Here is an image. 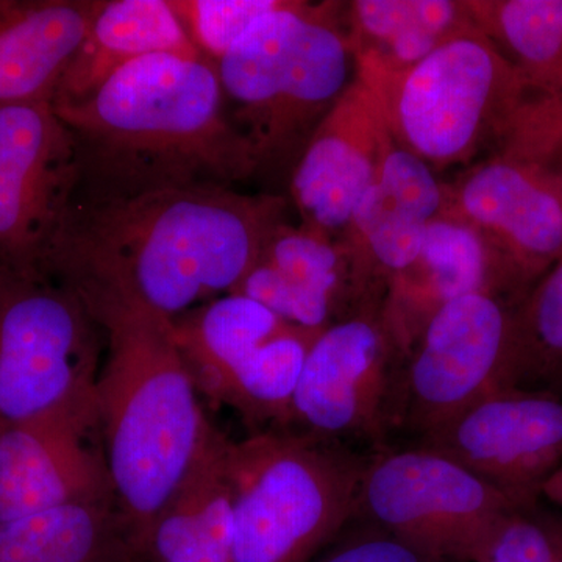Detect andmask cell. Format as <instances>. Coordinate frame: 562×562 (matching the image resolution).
Returning a JSON list of instances; mask_svg holds the SVG:
<instances>
[{
	"mask_svg": "<svg viewBox=\"0 0 562 562\" xmlns=\"http://www.w3.org/2000/svg\"><path fill=\"white\" fill-rule=\"evenodd\" d=\"M284 213L280 195L222 187L74 198L38 268L77 295H124L176 319L228 294Z\"/></svg>",
	"mask_w": 562,
	"mask_h": 562,
	"instance_id": "cell-1",
	"label": "cell"
},
{
	"mask_svg": "<svg viewBox=\"0 0 562 562\" xmlns=\"http://www.w3.org/2000/svg\"><path fill=\"white\" fill-rule=\"evenodd\" d=\"M54 110L76 140L83 201L233 188L260 172L225 109L216 66L203 58H139L90 98Z\"/></svg>",
	"mask_w": 562,
	"mask_h": 562,
	"instance_id": "cell-2",
	"label": "cell"
},
{
	"mask_svg": "<svg viewBox=\"0 0 562 562\" xmlns=\"http://www.w3.org/2000/svg\"><path fill=\"white\" fill-rule=\"evenodd\" d=\"M105 338L95 398L114 498L135 552L183 479L206 419L173 319L117 294L79 295Z\"/></svg>",
	"mask_w": 562,
	"mask_h": 562,
	"instance_id": "cell-3",
	"label": "cell"
},
{
	"mask_svg": "<svg viewBox=\"0 0 562 562\" xmlns=\"http://www.w3.org/2000/svg\"><path fill=\"white\" fill-rule=\"evenodd\" d=\"M231 120L258 168L294 169L321 121L357 79L341 3L286 0L216 65Z\"/></svg>",
	"mask_w": 562,
	"mask_h": 562,
	"instance_id": "cell-4",
	"label": "cell"
},
{
	"mask_svg": "<svg viewBox=\"0 0 562 562\" xmlns=\"http://www.w3.org/2000/svg\"><path fill=\"white\" fill-rule=\"evenodd\" d=\"M369 457L291 430L231 442L232 562L312 561L353 519Z\"/></svg>",
	"mask_w": 562,
	"mask_h": 562,
	"instance_id": "cell-5",
	"label": "cell"
},
{
	"mask_svg": "<svg viewBox=\"0 0 562 562\" xmlns=\"http://www.w3.org/2000/svg\"><path fill=\"white\" fill-rule=\"evenodd\" d=\"M358 74L379 98L395 146L436 173L471 168L497 149L530 91L480 29L401 72Z\"/></svg>",
	"mask_w": 562,
	"mask_h": 562,
	"instance_id": "cell-6",
	"label": "cell"
},
{
	"mask_svg": "<svg viewBox=\"0 0 562 562\" xmlns=\"http://www.w3.org/2000/svg\"><path fill=\"white\" fill-rule=\"evenodd\" d=\"M101 328L36 266H0V430L95 397Z\"/></svg>",
	"mask_w": 562,
	"mask_h": 562,
	"instance_id": "cell-7",
	"label": "cell"
},
{
	"mask_svg": "<svg viewBox=\"0 0 562 562\" xmlns=\"http://www.w3.org/2000/svg\"><path fill=\"white\" fill-rule=\"evenodd\" d=\"M528 508L432 450L390 447L369 457L357 513L431 562H476L514 513Z\"/></svg>",
	"mask_w": 562,
	"mask_h": 562,
	"instance_id": "cell-8",
	"label": "cell"
},
{
	"mask_svg": "<svg viewBox=\"0 0 562 562\" xmlns=\"http://www.w3.org/2000/svg\"><path fill=\"white\" fill-rule=\"evenodd\" d=\"M514 306L490 292L450 302L402 358L391 439L413 446L502 390Z\"/></svg>",
	"mask_w": 562,
	"mask_h": 562,
	"instance_id": "cell-9",
	"label": "cell"
},
{
	"mask_svg": "<svg viewBox=\"0 0 562 562\" xmlns=\"http://www.w3.org/2000/svg\"><path fill=\"white\" fill-rule=\"evenodd\" d=\"M401 362L380 308L328 325L306 358L284 430L372 454L390 449Z\"/></svg>",
	"mask_w": 562,
	"mask_h": 562,
	"instance_id": "cell-10",
	"label": "cell"
},
{
	"mask_svg": "<svg viewBox=\"0 0 562 562\" xmlns=\"http://www.w3.org/2000/svg\"><path fill=\"white\" fill-rule=\"evenodd\" d=\"M447 209L501 261L513 302L562 258V171L494 151L447 183Z\"/></svg>",
	"mask_w": 562,
	"mask_h": 562,
	"instance_id": "cell-11",
	"label": "cell"
},
{
	"mask_svg": "<svg viewBox=\"0 0 562 562\" xmlns=\"http://www.w3.org/2000/svg\"><path fill=\"white\" fill-rule=\"evenodd\" d=\"M79 180L76 140L50 103L0 105V266L38 268Z\"/></svg>",
	"mask_w": 562,
	"mask_h": 562,
	"instance_id": "cell-12",
	"label": "cell"
},
{
	"mask_svg": "<svg viewBox=\"0 0 562 562\" xmlns=\"http://www.w3.org/2000/svg\"><path fill=\"white\" fill-rule=\"evenodd\" d=\"M414 447L432 450L522 506L562 464V395L497 390Z\"/></svg>",
	"mask_w": 562,
	"mask_h": 562,
	"instance_id": "cell-13",
	"label": "cell"
},
{
	"mask_svg": "<svg viewBox=\"0 0 562 562\" xmlns=\"http://www.w3.org/2000/svg\"><path fill=\"white\" fill-rule=\"evenodd\" d=\"M116 503L98 398L0 430V522L79 503Z\"/></svg>",
	"mask_w": 562,
	"mask_h": 562,
	"instance_id": "cell-14",
	"label": "cell"
},
{
	"mask_svg": "<svg viewBox=\"0 0 562 562\" xmlns=\"http://www.w3.org/2000/svg\"><path fill=\"white\" fill-rule=\"evenodd\" d=\"M394 146L379 98L357 74L292 169L291 199L303 227L341 238Z\"/></svg>",
	"mask_w": 562,
	"mask_h": 562,
	"instance_id": "cell-15",
	"label": "cell"
},
{
	"mask_svg": "<svg viewBox=\"0 0 562 562\" xmlns=\"http://www.w3.org/2000/svg\"><path fill=\"white\" fill-rule=\"evenodd\" d=\"M232 294L310 330L382 306L346 243L288 222L273 232Z\"/></svg>",
	"mask_w": 562,
	"mask_h": 562,
	"instance_id": "cell-16",
	"label": "cell"
},
{
	"mask_svg": "<svg viewBox=\"0 0 562 562\" xmlns=\"http://www.w3.org/2000/svg\"><path fill=\"white\" fill-rule=\"evenodd\" d=\"M473 292L513 303L501 261L482 235L447 209L428 225L412 265L392 277L380 316L401 357L443 306Z\"/></svg>",
	"mask_w": 562,
	"mask_h": 562,
	"instance_id": "cell-17",
	"label": "cell"
},
{
	"mask_svg": "<svg viewBox=\"0 0 562 562\" xmlns=\"http://www.w3.org/2000/svg\"><path fill=\"white\" fill-rule=\"evenodd\" d=\"M447 205V181L409 151L394 146L366 192L341 241L382 297L392 277L412 265L425 231Z\"/></svg>",
	"mask_w": 562,
	"mask_h": 562,
	"instance_id": "cell-18",
	"label": "cell"
},
{
	"mask_svg": "<svg viewBox=\"0 0 562 562\" xmlns=\"http://www.w3.org/2000/svg\"><path fill=\"white\" fill-rule=\"evenodd\" d=\"M231 441L210 420L171 497L155 517L143 552L154 562H232L235 513Z\"/></svg>",
	"mask_w": 562,
	"mask_h": 562,
	"instance_id": "cell-19",
	"label": "cell"
},
{
	"mask_svg": "<svg viewBox=\"0 0 562 562\" xmlns=\"http://www.w3.org/2000/svg\"><path fill=\"white\" fill-rule=\"evenodd\" d=\"M103 0H0V105L52 103Z\"/></svg>",
	"mask_w": 562,
	"mask_h": 562,
	"instance_id": "cell-20",
	"label": "cell"
},
{
	"mask_svg": "<svg viewBox=\"0 0 562 562\" xmlns=\"http://www.w3.org/2000/svg\"><path fill=\"white\" fill-rule=\"evenodd\" d=\"M157 54L202 58L171 0H103L50 105L85 101L117 70Z\"/></svg>",
	"mask_w": 562,
	"mask_h": 562,
	"instance_id": "cell-21",
	"label": "cell"
},
{
	"mask_svg": "<svg viewBox=\"0 0 562 562\" xmlns=\"http://www.w3.org/2000/svg\"><path fill=\"white\" fill-rule=\"evenodd\" d=\"M341 20L358 68L401 72L479 31L469 0H355Z\"/></svg>",
	"mask_w": 562,
	"mask_h": 562,
	"instance_id": "cell-22",
	"label": "cell"
},
{
	"mask_svg": "<svg viewBox=\"0 0 562 562\" xmlns=\"http://www.w3.org/2000/svg\"><path fill=\"white\" fill-rule=\"evenodd\" d=\"M133 549L111 503H79L0 522V562H116Z\"/></svg>",
	"mask_w": 562,
	"mask_h": 562,
	"instance_id": "cell-23",
	"label": "cell"
},
{
	"mask_svg": "<svg viewBox=\"0 0 562 562\" xmlns=\"http://www.w3.org/2000/svg\"><path fill=\"white\" fill-rule=\"evenodd\" d=\"M473 18L532 90L562 103V0H469Z\"/></svg>",
	"mask_w": 562,
	"mask_h": 562,
	"instance_id": "cell-24",
	"label": "cell"
},
{
	"mask_svg": "<svg viewBox=\"0 0 562 562\" xmlns=\"http://www.w3.org/2000/svg\"><path fill=\"white\" fill-rule=\"evenodd\" d=\"M502 390L562 395V258L513 308Z\"/></svg>",
	"mask_w": 562,
	"mask_h": 562,
	"instance_id": "cell-25",
	"label": "cell"
},
{
	"mask_svg": "<svg viewBox=\"0 0 562 562\" xmlns=\"http://www.w3.org/2000/svg\"><path fill=\"white\" fill-rule=\"evenodd\" d=\"M203 60L216 66L261 18L286 0H171Z\"/></svg>",
	"mask_w": 562,
	"mask_h": 562,
	"instance_id": "cell-26",
	"label": "cell"
},
{
	"mask_svg": "<svg viewBox=\"0 0 562 562\" xmlns=\"http://www.w3.org/2000/svg\"><path fill=\"white\" fill-rule=\"evenodd\" d=\"M476 562H562V525L541 513L539 503L519 509Z\"/></svg>",
	"mask_w": 562,
	"mask_h": 562,
	"instance_id": "cell-27",
	"label": "cell"
},
{
	"mask_svg": "<svg viewBox=\"0 0 562 562\" xmlns=\"http://www.w3.org/2000/svg\"><path fill=\"white\" fill-rule=\"evenodd\" d=\"M317 562H431L380 528L369 527Z\"/></svg>",
	"mask_w": 562,
	"mask_h": 562,
	"instance_id": "cell-28",
	"label": "cell"
},
{
	"mask_svg": "<svg viewBox=\"0 0 562 562\" xmlns=\"http://www.w3.org/2000/svg\"><path fill=\"white\" fill-rule=\"evenodd\" d=\"M541 498L562 508V464L550 475V479L543 483Z\"/></svg>",
	"mask_w": 562,
	"mask_h": 562,
	"instance_id": "cell-29",
	"label": "cell"
}]
</instances>
